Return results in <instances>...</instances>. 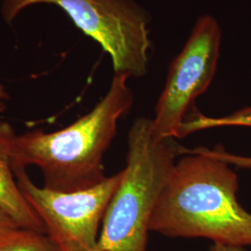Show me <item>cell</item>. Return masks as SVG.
Returning <instances> with one entry per match:
<instances>
[{
    "label": "cell",
    "instance_id": "1",
    "mask_svg": "<svg viewBox=\"0 0 251 251\" xmlns=\"http://www.w3.org/2000/svg\"><path fill=\"white\" fill-rule=\"evenodd\" d=\"M174 166L153 209L149 230L168 237L206 238L251 246V214L238 202V176L226 162L198 148Z\"/></svg>",
    "mask_w": 251,
    "mask_h": 251
},
{
    "label": "cell",
    "instance_id": "2",
    "mask_svg": "<svg viewBox=\"0 0 251 251\" xmlns=\"http://www.w3.org/2000/svg\"><path fill=\"white\" fill-rule=\"evenodd\" d=\"M127 79L115 74L105 96L63 129L45 132L39 128L15 135L12 168L36 166L43 175V187L61 193L88 190L104 181L103 155L117 134L118 120L133 103Z\"/></svg>",
    "mask_w": 251,
    "mask_h": 251
},
{
    "label": "cell",
    "instance_id": "3",
    "mask_svg": "<svg viewBox=\"0 0 251 251\" xmlns=\"http://www.w3.org/2000/svg\"><path fill=\"white\" fill-rule=\"evenodd\" d=\"M179 145L156 140L152 119L137 118L127 134L125 169L101 223L100 251H147L153 209L176 164Z\"/></svg>",
    "mask_w": 251,
    "mask_h": 251
},
{
    "label": "cell",
    "instance_id": "4",
    "mask_svg": "<svg viewBox=\"0 0 251 251\" xmlns=\"http://www.w3.org/2000/svg\"><path fill=\"white\" fill-rule=\"evenodd\" d=\"M54 5L107 52L116 75L141 77L147 72L150 15L134 0H3L1 15L12 23L27 8Z\"/></svg>",
    "mask_w": 251,
    "mask_h": 251
},
{
    "label": "cell",
    "instance_id": "5",
    "mask_svg": "<svg viewBox=\"0 0 251 251\" xmlns=\"http://www.w3.org/2000/svg\"><path fill=\"white\" fill-rule=\"evenodd\" d=\"M19 188L45 225L47 234L62 251H100L99 227L122 171L93 188L61 193L39 187L26 168L13 167Z\"/></svg>",
    "mask_w": 251,
    "mask_h": 251
},
{
    "label": "cell",
    "instance_id": "6",
    "mask_svg": "<svg viewBox=\"0 0 251 251\" xmlns=\"http://www.w3.org/2000/svg\"><path fill=\"white\" fill-rule=\"evenodd\" d=\"M221 40L222 31L216 19L210 15L200 16L183 49L171 63L152 119L154 139L178 138L179 126L195 100L213 80Z\"/></svg>",
    "mask_w": 251,
    "mask_h": 251
},
{
    "label": "cell",
    "instance_id": "7",
    "mask_svg": "<svg viewBox=\"0 0 251 251\" xmlns=\"http://www.w3.org/2000/svg\"><path fill=\"white\" fill-rule=\"evenodd\" d=\"M9 123L0 121V207L23 229L47 233L43 222L19 188L11 161V144L15 137Z\"/></svg>",
    "mask_w": 251,
    "mask_h": 251
},
{
    "label": "cell",
    "instance_id": "8",
    "mask_svg": "<svg viewBox=\"0 0 251 251\" xmlns=\"http://www.w3.org/2000/svg\"><path fill=\"white\" fill-rule=\"evenodd\" d=\"M222 126H247L251 127V107L243 108L231 115L222 117H209L199 112H194L185 117L179 126L178 138L191 133Z\"/></svg>",
    "mask_w": 251,
    "mask_h": 251
},
{
    "label": "cell",
    "instance_id": "9",
    "mask_svg": "<svg viewBox=\"0 0 251 251\" xmlns=\"http://www.w3.org/2000/svg\"><path fill=\"white\" fill-rule=\"evenodd\" d=\"M0 251H62V250L47 233L21 228L0 241Z\"/></svg>",
    "mask_w": 251,
    "mask_h": 251
},
{
    "label": "cell",
    "instance_id": "10",
    "mask_svg": "<svg viewBox=\"0 0 251 251\" xmlns=\"http://www.w3.org/2000/svg\"><path fill=\"white\" fill-rule=\"evenodd\" d=\"M198 149L213 157L226 162L230 166L233 165L237 168L251 170V156H242V155H237L231 152H226L225 149L220 145L216 146L214 149H207L205 147H198Z\"/></svg>",
    "mask_w": 251,
    "mask_h": 251
},
{
    "label": "cell",
    "instance_id": "11",
    "mask_svg": "<svg viewBox=\"0 0 251 251\" xmlns=\"http://www.w3.org/2000/svg\"><path fill=\"white\" fill-rule=\"evenodd\" d=\"M19 229H21V227L12 217L0 207V241L9 234L18 231Z\"/></svg>",
    "mask_w": 251,
    "mask_h": 251
},
{
    "label": "cell",
    "instance_id": "12",
    "mask_svg": "<svg viewBox=\"0 0 251 251\" xmlns=\"http://www.w3.org/2000/svg\"><path fill=\"white\" fill-rule=\"evenodd\" d=\"M208 251H248L246 247L225 245L221 243H213Z\"/></svg>",
    "mask_w": 251,
    "mask_h": 251
},
{
    "label": "cell",
    "instance_id": "13",
    "mask_svg": "<svg viewBox=\"0 0 251 251\" xmlns=\"http://www.w3.org/2000/svg\"><path fill=\"white\" fill-rule=\"evenodd\" d=\"M9 100V94L6 87L0 84V114H3L8 107V100Z\"/></svg>",
    "mask_w": 251,
    "mask_h": 251
}]
</instances>
